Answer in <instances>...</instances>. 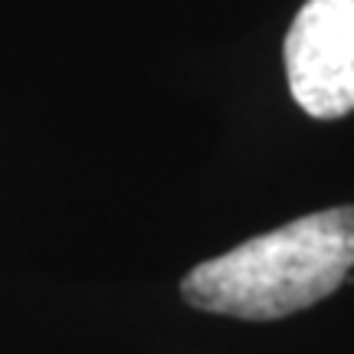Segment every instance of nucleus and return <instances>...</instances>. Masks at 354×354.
Wrapping results in <instances>:
<instances>
[{
	"label": "nucleus",
	"instance_id": "nucleus-1",
	"mask_svg": "<svg viewBox=\"0 0 354 354\" xmlns=\"http://www.w3.org/2000/svg\"><path fill=\"white\" fill-rule=\"evenodd\" d=\"M354 269V207H331L194 266L180 295L201 312L272 322L328 299Z\"/></svg>",
	"mask_w": 354,
	"mask_h": 354
},
{
	"label": "nucleus",
	"instance_id": "nucleus-2",
	"mask_svg": "<svg viewBox=\"0 0 354 354\" xmlns=\"http://www.w3.org/2000/svg\"><path fill=\"white\" fill-rule=\"evenodd\" d=\"M282 56L289 92L305 115L354 112V0H305Z\"/></svg>",
	"mask_w": 354,
	"mask_h": 354
}]
</instances>
